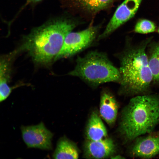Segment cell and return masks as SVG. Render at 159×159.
Segmentation results:
<instances>
[{
  "label": "cell",
  "instance_id": "cell-18",
  "mask_svg": "<svg viewBox=\"0 0 159 159\" xmlns=\"http://www.w3.org/2000/svg\"><path fill=\"white\" fill-rule=\"evenodd\" d=\"M112 157L111 158H114V159H122V158H123L122 156L117 155H116L114 156H112Z\"/></svg>",
  "mask_w": 159,
  "mask_h": 159
},
{
  "label": "cell",
  "instance_id": "cell-17",
  "mask_svg": "<svg viewBox=\"0 0 159 159\" xmlns=\"http://www.w3.org/2000/svg\"><path fill=\"white\" fill-rule=\"evenodd\" d=\"M42 0H27V3L29 4L31 3H36Z\"/></svg>",
  "mask_w": 159,
  "mask_h": 159
},
{
  "label": "cell",
  "instance_id": "cell-2",
  "mask_svg": "<svg viewBox=\"0 0 159 159\" xmlns=\"http://www.w3.org/2000/svg\"><path fill=\"white\" fill-rule=\"evenodd\" d=\"M127 46L119 57L121 79L119 93L125 95L146 94L153 82L146 49L151 40Z\"/></svg>",
  "mask_w": 159,
  "mask_h": 159
},
{
  "label": "cell",
  "instance_id": "cell-8",
  "mask_svg": "<svg viewBox=\"0 0 159 159\" xmlns=\"http://www.w3.org/2000/svg\"><path fill=\"white\" fill-rule=\"evenodd\" d=\"M85 157L87 158L101 159L110 156L115 152V147L113 140L105 138L93 141L88 140L84 147Z\"/></svg>",
  "mask_w": 159,
  "mask_h": 159
},
{
  "label": "cell",
  "instance_id": "cell-15",
  "mask_svg": "<svg viewBox=\"0 0 159 159\" xmlns=\"http://www.w3.org/2000/svg\"><path fill=\"white\" fill-rule=\"evenodd\" d=\"M149 44L150 49L147 54L153 82L159 84V41L150 42Z\"/></svg>",
  "mask_w": 159,
  "mask_h": 159
},
{
  "label": "cell",
  "instance_id": "cell-19",
  "mask_svg": "<svg viewBox=\"0 0 159 159\" xmlns=\"http://www.w3.org/2000/svg\"><path fill=\"white\" fill-rule=\"evenodd\" d=\"M158 33L159 34V26H158Z\"/></svg>",
  "mask_w": 159,
  "mask_h": 159
},
{
  "label": "cell",
  "instance_id": "cell-12",
  "mask_svg": "<svg viewBox=\"0 0 159 159\" xmlns=\"http://www.w3.org/2000/svg\"><path fill=\"white\" fill-rule=\"evenodd\" d=\"M55 159H77L79 153L72 143L65 137L60 138L52 155Z\"/></svg>",
  "mask_w": 159,
  "mask_h": 159
},
{
  "label": "cell",
  "instance_id": "cell-14",
  "mask_svg": "<svg viewBox=\"0 0 159 159\" xmlns=\"http://www.w3.org/2000/svg\"><path fill=\"white\" fill-rule=\"evenodd\" d=\"M10 70L9 60L3 57L1 60L0 72V101L5 100L9 95L12 89L8 85Z\"/></svg>",
  "mask_w": 159,
  "mask_h": 159
},
{
  "label": "cell",
  "instance_id": "cell-11",
  "mask_svg": "<svg viewBox=\"0 0 159 159\" xmlns=\"http://www.w3.org/2000/svg\"><path fill=\"white\" fill-rule=\"evenodd\" d=\"M85 134L88 140L93 141L102 140L107 135L105 125L96 112H92L90 116Z\"/></svg>",
  "mask_w": 159,
  "mask_h": 159
},
{
  "label": "cell",
  "instance_id": "cell-16",
  "mask_svg": "<svg viewBox=\"0 0 159 159\" xmlns=\"http://www.w3.org/2000/svg\"><path fill=\"white\" fill-rule=\"evenodd\" d=\"M156 29V25L153 21L147 19H141L135 24L134 31L136 33L144 34L153 32Z\"/></svg>",
  "mask_w": 159,
  "mask_h": 159
},
{
  "label": "cell",
  "instance_id": "cell-3",
  "mask_svg": "<svg viewBox=\"0 0 159 159\" xmlns=\"http://www.w3.org/2000/svg\"><path fill=\"white\" fill-rule=\"evenodd\" d=\"M159 124V97L143 94L132 98L123 109L120 125L127 141L151 132Z\"/></svg>",
  "mask_w": 159,
  "mask_h": 159
},
{
  "label": "cell",
  "instance_id": "cell-4",
  "mask_svg": "<svg viewBox=\"0 0 159 159\" xmlns=\"http://www.w3.org/2000/svg\"><path fill=\"white\" fill-rule=\"evenodd\" d=\"M76 64L68 75L77 77L92 87L108 82L119 83V69L109 59L106 53L96 51L77 57Z\"/></svg>",
  "mask_w": 159,
  "mask_h": 159
},
{
  "label": "cell",
  "instance_id": "cell-1",
  "mask_svg": "<svg viewBox=\"0 0 159 159\" xmlns=\"http://www.w3.org/2000/svg\"><path fill=\"white\" fill-rule=\"evenodd\" d=\"M76 25L75 21L67 18L51 20L25 36L21 48L27 52L36 63L48 64L54 61L67 36Z\"/></svg>",
  "mask_w": 159,
  "mask_h": 159
},
{
  "label": "cell",
  "instance_id": "cell-10",
  "mask_svg": "<svg viewBox=\"0 0 159 159\" xmlns=\"http://www.w3.org/2000/svg\"><path fill=\"white\" fill-rule=\"evenodd\" d=\"M118 109L117 102L113 95L108 91H103L100 97V113L109 125H112L115 122Z\"/></svg>",
  "mask_w": 159,
  "mask_h": 159
},
{
  "label": "cell",
  "instance_id": "cell-6",
  "mask_svg": "<svg viewBox=\"0 0 159 159\" xmlns=\"http://www.w3.org/2000/svg\"><path fill=\"white\" fill-rule=\"evenodd\" d=\"M21 130L23 139L28 148L44 150L52 149L53 134L43 122L36 125L22 126Z\"/></svg>",
  "mask_w": 159,
  "mask_h": 159
},
{
  "label": "cell",
  "instance_id": "cell-13",
  "mask_svg": "<svg viewBox=\"0 0 159 159\" xmlns=\"http://www.w3.org/2000/svg\"><path fill=\"white\" fill-rule=\"evenodd\" d=\"M118 0H74V4L83 11L95 14L107 8Z\"/></svg>",
  "mask_w": 159,
  "mask_h": 159
},
{
  "label": "cell",
  "instance_id": "cell-7",
  "mask_svg": "<svg viewBox=\"0 0 159 159\" xmlns=\"http://www.w3.org/2000/svg\"><path fill=\"white\" fill-rule=\"evenodd\" d=\"M142 0H124L116 9L99 39L108 37L119 27L132 18Z\"/></svg>",
  "mask_w": 159,
  "mask_h": 159
},
{
  "label": "cell",
  "instance_id": "cell-5",
  "mask_svg": "<svg viewBox=\"0 0 159 159\" xmlns=\"http://www.w3.org/2000/svg\"><path fill=\"white\" fill-rule=\"evenodd\" d=\"M98 26H91L83 30L69 33L54 61L71 57L90 46L96 39Z\"/></svg>",
  "mask_w": 159,
  "mask_h": 159
},
{
  "label": "cell",
  "instance_id": "cell-9",
  "mask_svg": "<svg viewBox=\"0 0 159 159\" xmlns=\"http://www.w3.org/2000/svg\"><path fill=\"white\" fill-rule=\"evenodd\" d=\"M136 157L149 158L159 154V135H150L138 139L131 150Z\"/></svg>",
  "mask_w": 159,
  "mask_h": 159
}]
</instances>
